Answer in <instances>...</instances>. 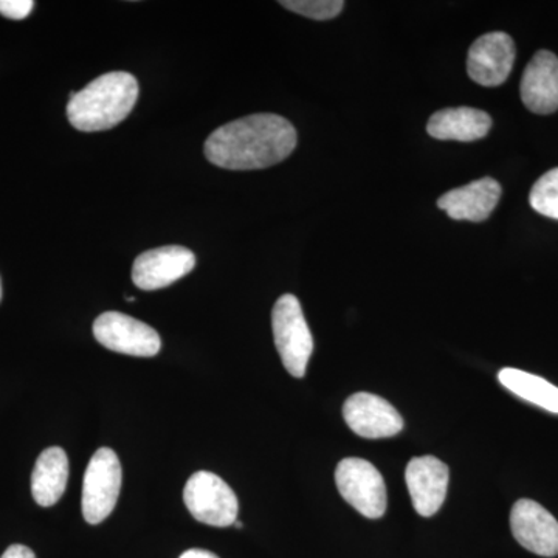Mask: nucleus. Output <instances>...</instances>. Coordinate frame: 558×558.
Segmentation results:
<instances>
[{
	"mask_svg": "<svg viewBox=\"0 0 558 558\" xmlns=\"http://www.w3.org/2000/svg\"><path fill=\"white\" fill-rule=\"evenodd\" d=\"M295 146L296 131L290 121L256 113L213 132L205 143V157L223 170H264L288 159Z\"/></svg>",
	"mask_w": 558,
	"mask_h": 558,
	"instance_id": "nucleus-1",
	"label": "nucleus"
},
{
	"mask_svg": "<svg viewBox=\"0 0 558 558\" xmlns=\"http://www.w3.org/2000/svg\"><path fill=\"white\" fill-rule=\"evenodd\" d=\"M138 98V83L128 72H110L72 94L68 119L81 132L108 131L126 119Z\"/></svg>",
	"mask_w": 558,
	"mask_h": 558,
	"instance_id": "nucleus-2",
	"label": "nucleus"
},
{
	"mask_svg": "<svg viewBox=\"0 0 558 558\" xmlns=\"http://www.w3.org/2000/svg\"><path fill=\"white\" fill-rule=\"evenodd\" d=\"M271 328L282 365L301 379L314 351V339L296 296L286 293L277 301L271 312Z\"/></svg>",
	"mask_w": 558,
	"mask_h": 558,
	"instance_id": "nucleus-3",
	"label": "nucleus"
},
{
	"mask_svg": "<svg viewBox=\"0 0 558 558\" xmlns=\"http://www.w3.org/2000/svg\"><path fill=\"white\" fill-rule=\"evenodd\" d=\"M336 483L348 505L371 520L387 512V486L379 470L360 458H347L336 470Z\"/></svg>",
	"mask_w": 558,
	"mask_h": 558,
	"instance_id": "nucleus-4",
	"label": "nucleus"
},
{
	"mask_svg": "<svg viewBox=\"0 0 558 558\" xmlns=\"http://www.w3.org/2000/svg\"><path fill=\"white\" fill-rule=\"evenodd\" d=\"M123 472L116 451H95L83 484V515L89 524H100L108 519L119 501Z\"/></svg>",
	"mask_w": 558,
	"mask_h": 558,
	"instance_id": "nucleus-5",
	"label": "nucleus"
},
{
	"mask_svg": "<svg viewBox=\"0 0 558 558\" xmlns=\"http://www.w3.org/2000/svg\"><path fill=\"white\" fill-rule=\"evenodd\" d=\"M183 501L194 520L215 527H229L236 523V495L226 481L211 472L194 473L183 490Z\"/></svg>",
	"mask_w": 558,
	"mask_h": 558,
	"instance_id": "nucleus-6",
	"label": "nucleus"
},
{
	"mask_svg": "<svg viewBox=\"0 0 558 558\" xmlns=\"http://www.w3.org/2000/svg\"><path fill=\"white\" fill-rule=\"evenodd\" d=\"M94 336L102 347L132 357H154L161 349L156 329L120 312H106L95 319Z\"/></svg>",
	"mask_w": 558,
	"mask_h": 558,
	"instance_id": "nucleus-7",
	"label": "nucleus"
},
{
	"mask_svg": "<svg viewBox=\"0 0 558 558\" xmlns=\"http://www.w3.org/2000/svg\"><path fill=\"white\" fill-rule=\"evenodd\" d=\"M515 62V44L508 33L492 32L481 36L469 50L468 73L484 87L501 86Z\"/></svg>",
	"mask_w": 558,
	"mask_h": 558,
	"instance_id": "nucleus-8",
	"label": "nucleus"
},
{
	"mask_svg": "<svg viewBox=\"0 0 558 558\" xmlns=\"http://www.w3.org/2000/svg\"><path fill=\"white\" fill-rule=\"evenodd\" d=\"M196 266V256L180 245L148 250L134 260L132 281L142 290H159L174 284Z\"/></svg>",
	"mask_w": 558,
	"mask_h": 558,
	"instance_id": "nucleus-9",
	"label": "nucleus"
},
{
	"mask_svg": "<svg viewBox=\"0 0 558 558\" xmlns=\"http://www.w3.org/2000/svg\"><path fill=\"white\" fill-rule=\"evenodd\" d=\"M343 417L348 427L366 439L391 438L403 428L399 411L379 396L355 392L344 402Z\"/></svg>",
	"mask_w": 558,
	"mask_h": 558,
	"instance_id": "nucleus-10",
	"label": "nucleus"
},
{
	"mask_svg": "<svg viewBox=\"0 0 558 558\" xmlns=\"http://www.w3.org/2000/svg\"><path fill=\"white\" fill-rule=\"evenodd\" d=\"M513 537L524 549L542 557L558 556V521L532 499H520L510 512Z\"/></svg>",
	"mask_w": 558,
	"mask_h": 558,
	"instance_id": "nucleus-11",
	"label": "nucleus"
},
{
	"mask_svg": "<svg viewBox=\"0 0 558 558\" xmlns=\"http://www.w3.org/2000/svg\"><path fill=\"white\" fill-rule=\"evenodd\" d=\"M449 468L435 457L411 459L405 481L414 509L421 517H433L444 505L449 488Z\"/></svg>",
	"mask_w": 558,
	"mask_h": 558,
	"instance_id": "nucleus-12",
	"label": "nucleus"
},
{
	"mask_svg": "<svg viewBox=\"0 0 558 558\" xmlns=\"http://www.w3.org/2000/svg\"><path fill=\"white\" fill-rule=\"evenodd\" d=\"M521 100L531 112L549 116L558 109V58L553 51H537L521 80Z\"/></svg>",
	"mask_w": 558,
	"mask_h": 558,
	"instance_id": "nucleus-13",
	"label": "nucleus"
},
{
	"mask_svg": "<svg viewBox=\"0 0 558 558\" xmlns=\"http://www.w3.org/2000/svg\"><path fill=\"white\" fill-rule=\"evenodd\" d=\"M501 185L495 179L484 178L442 194L438 207L451 219L483 222L497 208Z\"/></svg>",
	"mask_w": 558,
	"mask_h": 558,
	"instance_id": "nucleus-14",
	"label": "nucleus"
},
{
	"mask_svg": "<svg viewBox=\"0 0 558 558\" xmlns=\"http://www.w3.org/2000/svg\"><path fill=\"white\" fill-rule=\"evenodd\" d=\"M492 128L487 112L473 108L442 109L429 117L427 132L436 140L476 142L486 137Z\"/></svg>",
	"mask_w": 558,
	"mask_h": 558,
	"instance_id": "nucleus-15",
	"label": "nucleus"
},
{
	"mask_svg": "<svg viewBox=\"0 0 558 558\" xmlns=\"http://www.w3.org/2000/svg\"><path fill=\"white\" fill-rule=\"evenodd\" d=\"M69 481V458L61 447H50L39 454L32 473V494L43 508H51L64 495Z\"/></svg>",
	"mask_w": 558,
	"mask_h": 558,
	"instance_id": "nucleus-16",
	"label": "nucleus"
},
{
	"mask_svg": "<svg viewBox=\"0 0 558 558\" xmlns=\"http://www.w3.org/2000/svg\"><path fill=\"white\" fill-rule=\"evenodd\" d=\"M499 384L519 398L534 403L539 409L558 414V388L534 374L515 368L499 371Z\"/></svg>",
	"mask_w": 558,
	"mask_h": 558,
	"instance_id": "nucleus-17",
	"label": "nucleus"
},
{
	"mask_svg": "<svg viewBox=\"0 0 558 558\" xmlns=\"http://www.w3.org/2000/svg\"><path fill=\"white\" fill-rule=\"evenodd\" d=\"M529 202L539 215L558 220V168L546 172L535 182Z\"/></svg>",
	"mask_w": 558,
	"mask_h": 558,
	"instance_id": "nucleus-18",
	"label": "nucleus"
},
{
	"mask_svg": "<svg viewBox=\"0 0 558 558\" xmlns=\"http://www.w3.org/2000/svg\"><path fill=\"white\" fill-rule=\"evenodd\" d=\"M279 5L314 21H329L339 16L344 2L343 0H282Z\"/></svg>",
	"mask_w": 558,
	"mask_h": 558,
	"instance_id": "nucleus-19",
	"label": "nucleus"
},
{
	"mask_svg": "<svg viewBox=\"0 0 558 558\" xmlns=\"http://www.w3.org/2000/svg\"><path fill=\"white\" fill-rule=\"evenodd\" d=\"M35 2L32 0H0V14L9 20H25L32 13Z\"/></svg>",
	"mask_w": 558,
	"mask_h": 558,
	"instance_id": "nucleus-20",
	"label": "nucleus"
},
{
	"mask_svg": "<svg viewBox=\"0 0 558 558\" xmlns=\"http://www.w3.org/2000/svg\"><path fill=\"white\" fill-rule=\"evenodd\" d=\"M0 558H36L35 553L24 545H13Z\"/></svg>",
	"mask_w": 558,
	"mask_h": 558,
	"instance_id": "nucleus-21",
	"label": "nucleus"
},
{
	"mask_svg": "<svg viewBox=\"0 0 558 558\" xmlns=\"http://www.w3.org/2000/svg\"><path fill=\"white\" fill-rule=\"evenodd\" d=\"M180 558H219L216 554L209 553L204 549H190L183 553Z\"/></svg>",
	"mask_w": 558,
	"mask_h": 558,
	"instance_id": "nucleus-22",
	"label": "nucleus"
},
{
	"mask_svg": "<svg viewBox=\"0 0 558 558\" xmlns=\"http://www.w3.org/2000/svg\"><path fill=\"white\" fill-rule=\"evenodd\" d=\"M0 301H2V282H0Z\"/></svg>",
	"mask_w": 558,
	"mask_h": 558,
	"instance_id": "nucleus-23",
	"label": "nucleus"
},
{
	"mask_svg": "<svg viewBox=\"0 0 558 558\" xmlns=\"http://www.w3.org/2000/svg\"><path fill=\"white\" fill-rule=\"evenodd\" d=\"M234 524H236V527H240V529L242 527V523H241V521H238V520H236V523H234Z\"/></svg>",
	"mask_w": 558,
	"mask_h": 558,
	"instance_id": "nucleus-24",
	"label": "nucleus"
}]
</instances>
